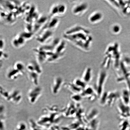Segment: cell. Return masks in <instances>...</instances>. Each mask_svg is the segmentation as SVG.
<instances>
[{
	"label": "cell",
	"mask_w": 130,
	"mask_h": 130,
	"mask_svg": "<svg viewBox=\"0 0 130 130\" xmlns=\"http://www.w3.org/2000/svg\"><path fill=\"white\" fill-rule=\"evenodd\" d=\"M63 37L83 51L87 52L90 50L92 38L89 32H82L70 35H63Z\"/></svg>",
	"instance_id": "6da1fadb"
},
{
	"label": "cell",
	"mask_w": 130,
	"mask_h": 130,
	"mask_svg": "<svg viewBox=\"0 0 130 130\" xmlns=\"http://www.w3.org/2000/svg\"><path fill=\"white\" fill-rule=\"evenodd\" d=\"M43 93V89L40 86H34L27 92V97L29 103L34 104L36 103L41 96Z\"/></svg>",
	"instance_id": "7a4b0ae2"
},
{
	"label": "cell",
	"mask_w": 130,
	"mask_h": 130,
	"mask_svg": "<svg viewBox=\"0 0 130 130\" xmlns=\"http://www.w3.org/2000/svg\"><path fill=\"white\" fill-rule=\"evenodd\" d=\"M54 35V30L44 29L42 30L37 33L36 39L39 43L44 45L51 41Z\"/></svg>",
	"instance_id": "3957f363"
},
{
	"label": "cell",
	"mask_w": 130,
	"mask_h": 130,
	"mask_svg": "<svg viewBox=\"0 0 130 130\" xmlns=\"http://www.w3.org/2000/svg\"><path fill=\"white\" fill-rule=\"evenodd\" d=\"M88 3L84 1L78 3L74 6L71 9V12L76 16H81L84 15L89 9Z\"/></svg>",
	"instance_id": "277c9868"
},
{
	"label": "cell",
	"mask_w": 130,
	"mask_h": 130,
	"mask_svg": "<svg viewBox=\"0 0 130 130\" xmlns=\"http://www.w3.org/2000/svg\"><path fill=\"white\" fill-rule=\"evenodd\" d=\"M67 8L66 5L63 4H58L54 5L50 9V18L58 17L63 16L66 12Z\"/></svg>",
	"instance_id": "5b68a950"
},
{
	"label": "cell",
	"mask_w": 130,
	"mask_h": 130,
	"mask_svg": "<svg viewBox=\"0 0 130 130\" xmlns=\"http://www.w3.org/2000/svg\"><path fill=\"white\" fill-rule=\"evenodd\" d=\"M33 50L36 55V61L40 64L47 61L48 58L53 53L44 51L39 47L34 48Z\"/></svg>",
	"instance_id": "8992f818"
},
{
	"label": "cell",
	"mask_w": 130,
	"mask_h": 130,
	"mask_svg": "<svg viewBox=\"0 0 130 130\" xmlns=\"http://www.w3.org/2000/svg\"><path fill=\"white\" fill-rule=\"evenodd\" d=\"M22 92L19 89H14L9 91L7 102L14 105L19 104L22 102Z\"/></svg>",
	"instance_id": "52a82bcc"
},
{
	"label": "cell",
	"mask_w": 130,
	"mask_h": 130,
	"mask_svg": "<svg viewBox=\"0 0 130 130\" xmlns=\"http://www.w3.org/2000/svg\"><path fill=\"white\" fill-rule=\"evenodd\" d=\"M64 82V80L60 76H57L54 79L51 87L52 93L56 95L59 93L60 90Z\"/></svg>",
	"instance_id": "ba28073f"
},
{
	"label": "cell",
	"mask_w": 130,
	"mask_h": 130,
	"mask_svg": "<svg viewBox=\"0 0 130 130\" xmlns=\"http://www.w3.org/2000/svg\"><path fill=\"white\" fill-rule=\"evenodd\" d=\"M24 74L12 66L8 69L6 73V77L9 80L13 81L17 80L20 77L24 75Z\"/></svg>",
	"instance_id": "9c48e42d"
},
{
	"label": "cell",
	"mask_w": 130,
	"mask_h": 130,
	"mask_svg": "<svg viewBox=\"0 0 130 130\" xmlns=\"http://www.w3.org/2000/svg\"><path fill=\"white\" fill-rule=\"evenodd\" d=\"M27 72H34L41 75L42 70L40 64L36 60L32 61L27 64L26 67Z\"/></svg>",
	"instance_id": "30bf717a"
},
{
	"label": "cell",
	"mask_w": 130,
	"mask_h": 130,
	"mask_svg": "<svg viewBox=\"0 0 130 130\" xmlns=\"http://www.w3.org/2000/svg\"><path fill=\"white\" fill-rule=\"evenodd\" d=\"M106 75V73L104 71H101L99 74L96 84V92L99 96L101 95Z\"/></svg>",
	"instance_id": "8fae6325"
},
{
	"label": "cell",
	"mask_w": 130,
	"mask_h": 130,
	"mask_svg": "<svg viewBox=\"0 0 130 130\" xmlns=\"http://www.w3.org/2000/svg\"><path fill=\"white\" fill-rule=\"evenodd\" d=\"M60 20L59 18L57 17L50 18L46 24L40 30H44V29H49V30H54L58 26Z\"/></svg>",
	"instance_id": "7c38bea8"
},
{
	"label": "cell",
	"mask_w": 130,
	"mask_h": 130,
	"mask_svg": "<svg viewBox=\"0 0 130 130\" xmlns=\"http://www.w3.org/2000/svg\"><path fill=\"white\" fill-rule=\"evenodd\" d=\"M82 32H90L89 31L83 26L76 24L67 29L64 32V35H70Z\"/></svg>",
	"instance_id": "4fadbf2b"
},
{
	"label": "cell",
	"mask_w": 130,
	"mask_h": 130,
	"mask_svg": "<svg viewBox=\"0 0 130 130\" xmlns=\"http://www.w3.org/2000/svg\"><path fill=\"white\" fill-rule=\"evenodd\" d=\"M66 46V42L64 40H61L57 45L53 53L63 57L65 54Z\"/></svg>",
	"instance_id": "5bb4252c"
},
{
	"label": "cell",
	"mask_w": 130,
	"mask_h": 130,
	"mask_svg": "<svg viewBox=\"0 0 130 130\" xmlns=\"http://www.w3.org/2000/svg\"><path fill=\"white\" fill-rule=\"evenodd\" d=\"M103 16L101 12L96 11L90 14L88 17V20L91 24H96L101 20Z\"/></svg>",
	"instance_id": "9a60e30c"
},
{
	"label": "cell",
	"mask_w": 130,
	"mask_h": 130,
	"mask_svg": "<svg viewBox=\"0 0 130 130\" xmlns=\"http://www.w3.org/2000/svg\"><path fill=\"white\" fill-rule=\"evenodd\" d=\"M92 77V72L90 68H87L84 70L81 79L87 84L90 82Z\"/></svg>",
	"instance_id": "2e32d148"
},
{
	"label": "cell",
	"mask_w": 130,
	"mask_h": 130,
	"mask_svg": "<svg viewBox=\"0 0 130 130\" xmlns=\"http://www.w3.org/2000/svg\"><path fill=\"white\" fill-rule=\"evenodd\" d=\"M12 67L14 69L18 70L23 73L25 74L26 70V67L23 63L21 61H17L13 64Z\"/></svg>",
	"instance_id": "e0dca14e"
},
{
	"label": "cell",
	"mask_w": 130,
	"mask_h": 130,
	"mask_svg": "<svg viewBox=\"0 0 130 130\" xmlns=\"http://www.w3.org/2000/svg\"><path fill=\"white\" fill-rule=\"evenodd\" d=\"M73 84L78 88L83 90L87 87V84L84 82L81 79L77 78L74 79Z\"/></svg>",
	"instance_id": "ac0fdd59"
},
{
	"label": "cell",
	"mask_w": 130,
	"mask_h": 130,
	"mask_svg": "<svg viewBox=\"0 0 130 130\" xmlns=\"http://www.w3.org/2000/svg\"><path fill=\"white\" fill-rule=\"evenodd\" d=\"M9 91L6 90L0 85V97L2 98L7 101L9 96Z\"/></svg>",
	"instance_id": "d6986e66"
},
{
	"label": "cell",
	"mask_w": 130,
	"mask_h": 130,
	"mask_svg": "<svg viewBox=\"0 0 130 130\" xmlns=\"http://www.w3.org/2000/svg\"><path fill=\"white\" fill-rule=\"evenodd\" d=\"M14 130H28L27 123L24 121H21L17 123Z\"/></svg>",
	"instance_id": "ffe728a7"
},
{
	"label": "cell",
	"mask_w": 130,
	"mask_h": 130,
	"mask_svg": "<svg viewBox=\"0 0 130 130\" xmlns=\"http://www.w3.org/2000/svg\"><path fill=\"white\" fill-rule=\"evenodd\" d=\"M34 34H35L32 32H24L21 34L20 35L26 41L32 39L34 36Z\"/></svg>",
	"instance_id": "44dd1931"
},
{
	"label": "cell",
	"mask_w": 130,
	"mask_h": 130,
	"mask_svg": "<svg viewBox=\"0 0 130 130\" xmlns=\"http://www.w3.org/2000/svg\"><path fill=\"white\" fill-rule=\"evenodd\" d=\"M82 98L80 94H74V95L72 96L71 99L73 101L76 102H79L82 100Z\"/></svg>",
	"instance_id": "7402d4cb"
},
{
	"label": "cell",
	"mask_w": 130,
	"mask_h": 130,
	"mask_svg": "<svg viewBox=\"0 0 130 130\" xmlns=\"http://www.w3.org/2000/svg\"><path fill=\"white\" fill-rule=\"evenodd\" d=\"M15 37L17 39L21 47L24 45L25 44L26 41L20 35H16Z\"/></svg>",
	"instance_id": "603a6c76"
},
{
	"label": "cell",
	"mask_w": 130,
	"mask_h": 130,
	"mask_svg": "<svg viewBox=\"0 0 130 130\" xmlns=\"http://www.w3.org/2000/svg\"><path fill=\"white\" fill-rule=\"evenodd\" d=\"M112 30L114 33L118 34L121 31V27L118 25H113L112 27Z\"/></svg>",
	"instance_id": "cb8c5ba5"
},
{
	"label": "cell",
	"mask_w": 130,
	"mask_h": 130,
	"mask_svg": "<svg viewBox=\"0 0 130 130\" xmlns=\"http://www.w3.org/2000/svg\"><path fill=\"white\" fill-rule=\"evenodd\" d=\"M12 44L13 46L15 48H19L21 47L17 39L15 38V37L12 39Z\"/></svg>",
	"instance_id": "d4e9b609"
},
{
	"label": "cell",
	"mask_w": 130,
	"mask_h": 130,
	"mask_svg": "<svg viewBox=\"0 0 130 130\" xmlns=\"http://www.w3.org/2000/svg\"><path fill=\"white\" fill-rule=\"evenodd\" d=\"M8 57L7 54L4 53L3 51H0V61H2L3 60L7 59Z\"/></svg>",
	"instance_id": "484cf974"
},
{
	"label": "cell",
	"mask_w": 130,
	"mask_h": 130,
	"mask_svg": "<svg viewBox=\"0 0 130 130\" xmlns=\"http://www.w3.org/2000/svg\"><path fill=\"white\" fill-rule=\"evenodd\" d=\"M2 61H0V68L2 67Z\"/></svg>",
	"instance_id": "4316f807"
}]
</instances>
